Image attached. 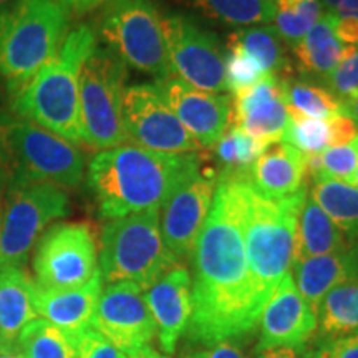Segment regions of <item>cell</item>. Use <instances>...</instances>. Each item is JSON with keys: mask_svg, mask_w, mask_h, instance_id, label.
Listing matches in <instances>:
<instances>
[{"mask_svg": "<svg viewBox=\"0 0 358 358\" xmlns=\"http://www.w3.org/2000/svg\"><path fill=\"white\" fill-rule=\"evenodd\" d=\"M257 350L306 348L317 335V312L299 292L292 274H285L271 294L259 319Z\"/></svg>", "mask_w": 358, "mask_h": 358, "instance_id": "16", "label": "cell"}, {"mask_svg": "<svg viewBox=\"0 0 358 358\" xmlns=\"http://www.w3.org/2000/svg\"><path fill=\"white\" fill-rule=\"evenodd\" d=\"M227 25H257L275 19V0H176Z\"/></svg>", "mask_w": 358, "mask_h": 358, "instance_id": "30", "label": "cell"}, {"mask_svg": "<svg viewBox=\"0 0 358 358\" xmlns=\"http://www.w3.org/2000/svg\"><path fill=\"white\" fill-rule=\"evenodd\" d=\"M0 169L8 185L47 182L71 189L83 179L85 158L75 143L42 127L0 113Z\"/></svg>", "mask_w": 358, "mask_h": 358, "instance_id": "6", "label": "cell"}, {"mask_svg": "<svg viewBox=\"0 0 358 358\" xmlns=\"http://www.w3.org/2000/svg\"><path fill=\"white\" fill-rule=\"evenodd\" d=\"M352 185H353V186H355V187H358V169H357L355 176H353V181H352Z\"/></svg>", "mask_w": 358, "mask_h": 358, "instance_id": "55", "label": "cell"}, {"mask_svg": "<svg viewBox=\"0 0 358 358\" xmlns=\"http://www.w3.org/2000/svg\"><path fill=\"white\" fill-rule=\"evenodd\" d=\"M35 280L22 267L0 268V332L15 345L22 329L38 319L34 308Z\"/></svg>", "mask_w": 358, "mask_h": 358, "instance_id": "24", "label": "cell"}, {"mask_svg": "<svg viewBox=\"0 0 358 358\" xmlns=\"http://www.w3.org/2000/svg\"><path fill=\"white\" fill-rule=\"evenodd\" d=\"M101 290L103 277L100 268L87 284L77 289L47 290L35 284L34 308L40 319L48 320L75 337H83V334L92 330Z\"/></svg>", "mask_w": 358, "mask_h": 358, "instance_id": "20", "label": "cell"}, {"mask_svg": "<svg viewBox=\"0 0 358 358\" xmlns=\"http://www.w3.org/2000/svg\"><path fill=\"white\" fill-rule=\"evenodd\" d=\"M285 82L287 80L267 75L252 88L234 95L231 124L268 145L282 141L290 122Z\"/></svg>", "mask_w": 358, "mask_h": 358, "instance_id": "18", "label": "cell"}, {"mask_svg": "<svg viewBox=\"0 0 358 358\" xmlns=\"http://www.w3.org/2000/svg\"><path fill=\"white\" fill-rule=\"evenodd\" d=\"M100 32L124 65L158 80L173 75L163 17L150 0H115L103 15Z\"/></svg>", "mask_w": 358, "mask_h": 358, "instance_id": "10", "label": "cell"}, {"mask_svg": "<svg viewBox=\"0 0 358 358\" xmlns=\"http://www.w3.org/2000/svg\"><path fill=\"white\" fill-rule=\"evenodd\" d=\"M310 358H327V355L324 353V350H322V348H320V350L312 352L310 353Z\"/></svg>", "mask_w": 358, "mask_h": 358, "instance_id": "52", "label": "cell"}, {"mask_svg": "<svg viewBox=\"0 0 358 358\" xmlns=\"http://www.w3.org/2000/svg\"><path fill=\"white\" fill-rule=\"evenodd\" d=\"M95 47V32L88 25L70 30L52 60L10 98L13 116L48 129L66 141L82 143L80 71Z\"/></svg>", "mask_w": 358, "mask_h": 358, "instance_id": "4", "label": "cell"}, {"mask_svg": "<svg viewBox=\"0 0 358 358\" xmlns=\"http://www.w3.org/2000/svg\"><path fill=\"white\" fill-rule=\"evenodd\" d=\"M303 0H275L277 10H290V8H295L301 6Z\"/></svg>", "mask_w": 358, "mask_h": 358, "instance_id": "48", "label": "cell"}, {"mask_svg": "<svg viewBox=\"0 0 358 358\" xmlns=\"http://www.w3.org/2000/svg\"><path fill=\"white\" fill-rule=\"evenodd\" d=\"M203 358H249L248 353L241 345H237L236 340H224L216 345L208 347L203 352Z\"/></svg>", "mask_w": 358, "mask_h": 358, "instance_id": "42", "label": "cell"}, {"mask_svg": "<svg viewBox=\"0 0 358 358\" xmlns=\"http://www.w3.org/2000/svg\"><path fill=\"white\" fill-rule=\"evenodd\" d=\"M35 284L47 290L77 289L98 271V244L87 222H58L34 248Z\"/></svg>", "mask_w": 358, "mask_h": 358, "instance_id": "11", "label": "cell"}, {"mask_svg": "<svg viewBox=\"0 0 358 358\" xmlns=\"http://www.w3.org/2000/svg\"><path fill=\"white\" fill-rule=\"evenodd\" d=\"M58 2L75 15H83V13L92 12L93 8L103 6L108 0H58Z\"/></svg>", "mask_w": 358, "mask_h": 358, "instance_id": "44", "label": "cell"}, {"mask_svg": "<svg viewBox=\"0 0 358 358\" xmlns=\"http://www.w3.org/2000/svg\"><path fill=\"white\" fill-rule=\"evenodd\" d=\"M217 178L201 169L191 171L171 191L159 213V227L164 245L178 261L192 256L198 237L211 211Z\"/></svg>", "mask_w": 358, "mask_h": 358, "instance_id": "15", "label": "cell"}, {"mask_svg": "<svg viewBox=\"0 0 358 358\" xmlns=\"http://www.w3.org/2000/svg\"><path fill=\"white\" fill-rule=\"evenodd\" d=\"M8 186V178L6 171L0 169V222H2V209H3V198H6V191Z\"/></svg>", "mask_w": 358, "mask_h": 358, "instance_id": "47", "label": "cell"}, {"mask_svg": "<svg viewBox=\"0 0 358 358\" xmlns=\"http://www.w3.org/2000/svg\"><path fill=\"white\" fill-rule=\"evenodd\" d=\"M176 264L161 236L159 209L110 219L103 226L98 268L106 284L127 280L146 290Z\"/></svg>", "mask_w": 358, "mask_h": 358, "instance_id": "7", "label": "cell"}, {"mask_svg": "<svg viewBox=\"0 0 358 358\" xmlns=\"http://www.w3.org/2000/svg\"><path fill=\"white\" fill-rule=\"evenodd\" d=\"M191 274L176 264L145 290L146 303L156 324V337L166 355H173L179 338L186 334L192 313Z\"/></svg>", "mask_w": 358, "mask_h": 358, "instance_id": "19", "label": "cell"}, {"mask_svg": "<svg viewBox=\"0 0 358 358\" xmlns=\"http://www.w3.org/2000/svg\"><path fill=\"white\" fill-rule=\"evenodd\" d=\"M334 15V30L343 45H358V19L350 15Z\"/></svg>", "mask_w": 358, "mask_h": 358, "instance_id": "41", "label": "cell"}, {"mask_svg": "<svg viewBox=\"0 0 358 358\" xmlns=\"http://www.w3.org/2000/svg\"><path fill=\"white\" fill-rule=\"evenodd\" d=\"M69 34L58 0H15L0 10V75L10 98L52 60Z\"/></svg>", "mask_w": 358, "mask_h": 358, "instance_id": "5", "label": "cell"}, {"mask_svg": "<svg viewBox=\"0 0 358 358\" xmlns=\"http://www.w3.org/2000/svg\"><path fill=\"white\" fill-rule=\"evenodd\" d=\"M155 83L194 141L203 148L216 146L231 124V98L221 93L199 92L173 75Z\"/></svg>", "mask_w": 358, "mask_h": 358, "instance_id": "17", "label": "cell"}, {"mask_svg": "<svg viewBox=\"0 0 358 358\" xmlns=\"http://www.w3.org/2000/svg\"><path fill=\"white\" fill-rule=\"evenodd\" d=\"M299 292L317 312L322 299L330 290L347 282L358 280V244L338 252L295 262L290 267Z\"/></svg>", "mask_w": 358, "mask_h": 358, "instance_id": "22", "label": "cell"}, {"mask_svg": "<svg viewBox=\"0 0 358 358\" xmlns=\"http://www.w3.org/2000/svg\"><path fill=\"white\" fill-rule=\"evenodd\" d=\"M227 128L229 129H226L221 140L216 143V155L226 168L224 171L245 174L259 156L266 151L268 143L250 136L234 124Z\"/></svg>", "mask_w": 358, "mask_h": 358, "instance_id": "32", "label": "cell"}, {"mask_svg": "<svg viewBox=\"0 0 358 358\" xmlns=\"http://www.w3.org/2000/svg\"><path fill=\"white\" fill-rule=\"evenodd\" d=\"M224 66H226V88L234 95L252 88L267 77L252 58L237 48H227Z\"/></svg>", "mask_w": 358, "mask_h": 358, "instance_id": "36", "label": "cell"}, {"mask_svg": "<svg viewBox=\"0 0 358 358\" xmlns=\"http://www.w3.org/2000/svg\"><path fill=\"white\" fill-rule=\"evenodd\" d=\"M284 90L290 116L330 120L340 115V100L319 83L290 78Z\"/></svg>", "mask_w": 358, "mask_h": 358, "instance_id": "31", "label": "cell"}, {"mask_svg": "<svg viewBox=\"0 0 358 358\" xmlns=\"http://www.w3.org/2000/svg\"><path fill=\"white\" fill-rule=\"evenodd\" d=\"M192 313L187 340L213 347L250 335L262 308L250 279L234 178H217L211 211L192 250Z\"/></svg>", "mask_w": 358, "mask_h": 358, "instance_id": "1", "label": "cell"}, {"mask_svg": "<svg viewBox=\"0 0 358 358\" xmlns=\"http://www.w3.org/2000/svg\"><path fill=\"white\" fill-rule=\"evenodd\" d=\"M185 358H203V352H196V353H192V355H187Z\"/></svg>", "mask_w": 358, "mask_h": 358, "instance_id": "54", "label": "cell"}, {"mask_svg": "<svg viewBox=\"0 0 358 358\" xmlns=\"http://www.w3.org/2000/svg\"><path fill=\"white\" fill-rule=\"evenodd\" d=\"M80 338L38 317L22 329L15 348L22 358H78Z\"/></svg>", "mask_w": 358, "mask_h": 358, "instance_id": "29", "label": "cell"}, {"mask_svg": "<svg viewBox=\"0 0 358 358\" xmlns=\"http://www.w3.org/2000/svg\"><path fill=\"white\" fill-rule=\"evenodd\" d=\"M92 329L124 355L150 347L156 338V324L146 303L145 289L127 280L103 287Z\"/></svg>", "mask_w": 358, "mask_h": 358, "instance_id": "14", "label": "cell"}, {"mask_svg": "<svg viewBox=\"0 0 358 358\" xmlns=\"http://www.w3.org/2000/svg\"><path fill=\"white\" fill-rule=\"evenodd\" d=\"M340 115H345L358 128V92L340 101Z\"/></svg>", "mask_w": 358, "mask_h": 358, "instance_id": "45", "label": "cell"}, {"mask_svg": "<svg viewBox=\"0 0 358 358\" xmlns=\"http://www.w3.org/2000/svg\"><path fill=\"white\" fill-rule=\"evenodd\" d=\"M358 169V134L345 145L327 148L324 153L307 156V171L313 179H335L352 185Z\"/></svg>", "mask_w": 358, "mask_h": 358, "instance_id": "33", "label": "cell"}, {"mask_svg": "<svg viewBox=\"0 0 358 358\" xmlns=\"http://www.w3.org/2000/svg\"><path fill=\"white\" fill-rule=\"evenodd\" d=\"M310 353L307 348H287V347H277V348H262L256 350L252 358H310Z\"/></svg>", "mask_w": 358, "mask_h": 358, "instance_id": "43", "label": "cell"}, {"mask_svg": "<svg viewBox=\"0 0 358 358\" xmlns=\"http://www.w3.org/2000/svg\"><path fill=\"white\" fill-rule=\"evenodd\" d=\"M330 129H332V146L345 145L357 136V124L345 115H337L329 120Z\"/></svg>", "mask_w": 358, "mask_h": 358, "instance_id": "40", "label": "cell"}, {"mask_svg": "<svg viewBox=\"0 0 358 358\" xmlns=\"http://www.w3.org/2000/svg\"><path fill=\"white\" fill-rule=\"evenodd\" d=\"M0 358H22V357H20V353L17 352V348H13V350L0 353Z\"/></svg>", "mask_w": 358, "mask_h": 358, "instance_id": "51", "label": "cell"}, {"mask_svg": "<svg viewBox=\"0 0 358 358\" xmlns=\"http://www.w3.org/2000/svg\"><path fill=\"white\" fill-rule=\"evenodd\" d=\"M163 30L171 73L199 92H227L226 53L213 34L182 15L163 17Z\"/></svg>", "mask_w": 358, "mask_h": 358, "instance_id": "13", "label": "cell"}, {"mask_svg": "<svg viewBox=\"0 0 358 358\" xmlns=\"http://www.w3.org/2000/svg\"><path fill=\"white\" fill-rule=\"evenodd\" d=\"M342 2H343V0H320V3H324V6L329 8L330 13H334L335 10H337V7Z\"/></svg>", "mask_w": 358, "mask_h": 358, "instance_id": "49", "label": "cell"}, {"mask_svg": "<svg viewBox=\"0 0 358 358\" xmlns=\"http://www.w3.org/2000/svg\"><path fill=\"white\" fill-rule=\"evenodd\" d=\"M13 2H15V0H0V10H2V8L8 7V6H10V3H13Z\"/></svg>", "mask_w": 358, "mask_h": 358, "instance_id": "53", "label": "cell"}, {"mask_svg": "<svg viewBox=\"0 0 358 358\" xmlns=\"http://www.w3.org/2000/svg\"><path fill=\"white\" fill-rule=\"evenodd\" d=\"M322 350L327 358H358V332L330 340L324 343Z\"/></svg>", "mask_w": 358, "mask_h": 358, "instance_id": "39", "label": "cell"}, {"mask_svg": "<svg viewBox=\"0 0 358 358\" xmlns=\"http://www.w3.org/2000/svg\"><path fill=\"white\" fill-rule=\"evenodd\" d=\"M324 83L340 101L358 92V45H345L338 65Z\"/></svg>", "mask_w": 358, "mask_h": 358, "instance_id": "37", "label": "cell"}, {"mask_svg": "<svg viewBox=\"0 0 358 358\" xmlns=\"http://www.w3.org/2000/svg\"><path fill=\"white\" fill-rule=\"evenodd\" d=\"M310 198L352 244H358V187L335 179H313Z\"/></svg>", "mask_w": 358, "mask_h": 358, "instance_id": "28", "label": "cell"}, {"mask_svg": "<svg viewBox=\"0 0 358 358\" xmlns=\"http://www.w3.org/2000/svg\"><path fill=\"white\" fill-rule=\"evenodd\" d=\"M199 164L198 155H164L124 143L98 151L90 161L87 178L100 216L110 221L159 209Z\"/></svg>", "mask_w": 358, "mask_h": 358, "instance_id": "2", "label": "cell"}, {"mask_svg": "<svg viewBox=\"0 0 358 358\" xmlns=\"http://www.w3.org/2000/svg\"><path fill=\"white\" fill-rule=\"evenodd\" d=\"M292 48L302 73L322 83L338 65L345 45L335 35L334 15L327 12Z\"/></svg>", "mask_w": 358, "mask_h": 358, "instance_id": "25", "label": "cell"}, {"mask_svg": "<svg viewBox=\"0 0 358 358\" xmlns=\"http://www.w3.org/2000/svg\"><path fill=\"white\" fill-rule=\"evenodd\" d=\"M127 65L105 48H93L80 71L82 143L103 151L128 141L123 127Z\"/></svg>", "mask_w": 358, "mask_h": 358, "instance_id": "8", "label": "cell"}, {"mask_svg": "<svg viewBox=\"0 0 358 358\" xmlns=\"http://www.w3.org/2000/svg\"><path fill=\"white\" fill-rule=\"evenodd\" d=\"M348 245H352V243L347 239V236L310 198V194H307L299 213L292 264L338 252V250L347 249Z\"/></svg>", "mask_w": 358, "mask_h": 358, "instance_id": "23", "label": "cell"}, {"mask_svg": "<svg viewBox=\"0 0 358 358\" xmlns=\"http://www.w3.org/2000/svg\"><path fill=\"white\" fill-rule=\"evenodd\" d=\"M78 358H128V355L92 329L80 338Z\"/></svg>", "mask_w": 358, "mask_h": 358, "instance_id": "38", "label": "cell"}, {"mask_svg": "<svg viewBox=\"0 0 358 358\" xmlns=\"http://www.w3.org/2000/svg\"><path fill=\"white\" fill-rule=\"evenodd\" d=\"M123 127L128 140L156 153L192 155L201 148L169 108L156 83H138L124 90Z\"/></svg>", "mask_w": 358, "mask_h": 358, "instance_id": "12", "label": "cell"}, {"mask_svg": "<svg viewBox=\"0 0 358 358\" xmlns=\"http://www.w3.org/2000/svg\"><path fill=\"white\" fill-rule=\"evenodd\" d=\"M15 348V345H12V343H8L6 338H3L2 332H0V353L2 352H8V350H13Z\"/></svg>", "mask_w": 358, "mask_h": 358, "instance_id": "50", "label": "cell"}, {"mask_svg": "<svg viewBox=\"0 0 358 358\" xmlns=\"http://www.w3.org/2000/svg\"><path fill=\"white\" fill-rule=\"evenodd\" d=\"M227 48H237L252 58L266 75L290 80L292 64L274 27H248L227 37Z\"/></svg>", "mask_w": 358, "mask_h": 358, "instance_id": "26", "label": "cell"}, {"mask_svg": "<svg viewBox=\"0 0 358 358\" xmlns=\"http://www.w3.org/2000/svg\"><path fill=\"white\" fill-rule=\"evenodd\" d=\"M357 19H358V15H357Z\"/></svg>", "mask_w": 358, "mask_h": 358, "instance_id": "56", "label": "cell"}, {"mask_svg": "<svg viewBox=\"0 0 358 358\" xmlns=\"http://www.w3.org/2000/svg\"><path fill=\"white\" fill-rule=\"evenodd\" d=\"M358 332V280L330 290L317 307V337L330 340Z\"/></svg>", "mask_w": 358, "mask_h": 358, "instance_id": "27", "label": "cell"}, {"mask_svg": "<svg viewBox=\"0 0 358 358\" xmlns=\"http://www.w3.org/2000/svg\"><path fill=\"white\" fill-rule=\"evenodd\" d=\"M128 358H171V357L163 355V353L155 350L153 347H145V348H141V350H138V352L131 353V355H128Z\"/></svg>", "mask_w": 358, "mask_h": 358, "instance_id": "46", "label": "cell"}, {"mask_svg": "<svg viewBox=\"0 0 358 358\" xmlns=\"http://www.w3.org/2000/svg\"><path fill=\"white\" fill-rule=\"evenodd\" d=\"M229 174L239 201L250 279L264 310L277 284L292 267L295 229L308 189L306 186L289 198L271 199L254 189L244 174Z\"/></svg>", "mask_w": 358, "mask_h": 358, "instance_id": "3", "label": "cell"}, {"mask_svg": "<svg viewBox=\"0 0 358 358\" xmlns=\"http://www.w3.org/2000/svg\"><path fill=\"white\" fill-rule=\"evenodd\" d=\"M307 156L285 141L272 143L244 174L257 192L284 199L306 187Z\"/></svg>", "mask_w": 358, "mask_h": 358, "instance_id": "21", "label": "cell"}, {"mask_svg": "<svg viewBox=\"0 0 358 358\" xmlns=\"http://www.w3.org/2000/svg\"><path fill=\"white\" fill-rule=\"evenodd\" d=\"M70 213L65 189L47 182L8 185L0 222V268L24 267L40 236Z\"/></svg>", "mask_w": 358, "mask_h": 358, "instance_id": "9", "label": "cell"}, {"mask_svg": "<svg viewBox=\"0 0 358 358\" xmlns=\"http://www.w3.org/2000/svg\"><path fill=\"white\" fill-rule=\"evenodd\" d=\"M282 141L297 148L306 156H315L324 153L327 148H332V129L329 120L290 116Z\"/></svg>", "mask_w": 358, "mask_h": 358, "instance_id": "34", "label": "cell"}, {"mask_svg": "<svg viewBox=\"0 0 358 358\" xmlns=\"http://www.w3.org/2000/svg\"><path fill=\"white\" fill-rule=\"evenodd\" d=\"M322 17L320 0H303L290 10H277L274 29L284 42L297 45Z\"/></svg>", "mask_w": 358, "mask_h": 358, "instance_id": "35", "label": "cell"}]
</instances>
